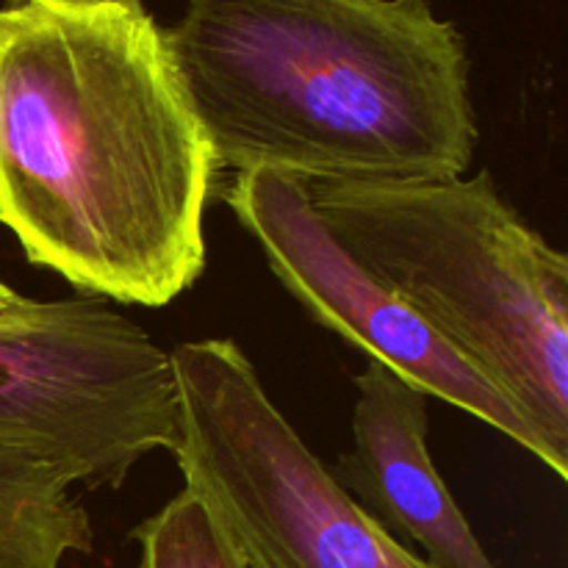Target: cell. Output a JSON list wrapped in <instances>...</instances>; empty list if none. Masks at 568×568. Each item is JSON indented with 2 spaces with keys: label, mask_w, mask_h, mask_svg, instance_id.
Segmentation results:
<instances>
[{
  "label": "cell",
  "mask_w": 568,
  "mask_h": 568,
  "mask_svg": "<svg viewBox=\"0 0 568 568\" xmlns=\"http://www.w3.org/2000/svg\"><path fill=\"white\" fill-rule=\"evenodd\" d=\"M220 178L142 0L0 9V225L83 297L164 308L205 270Z\"/></svg>",
  "instance_id": "obj_1"
},
{
  "label": "cell",
  "mask_w": 568,
  "mask_h": 568,
  "mask_svg": "<svg viewBox=\"0 0 568 568\" xmlns=\"http://www.w3.org/2000/svg\"><path fill=\"white\" fill-rule=\"evenodd\" d=\"M6 6H22V3H31V0H3Z\"/></svg>",
  "instance_id": "obj_11"
},
{
  "label": "cell",
  "mask_w": 568,
  "mask_h": 568,
  "mask_svg": "<svg viewBox=\"0 0 568 568\" xmlns=\"http://www.w3.org/2000/svg\"><path fill=\"white\" fill-rule=\"evenodd\" d=\"M225 203L255 239L272 275L316 325L425 397L491 425L566 480L568 464L555 458L527 416L327 231L305 183L255 170L236 175Z\"/></svg>",
  "instance_id": "obj_6"
},
{
  "label": "cell",
  "mask_w": 568,
  "mask_h": 568,
  "mask_svg": "<svg viewBox=\"0 0 568 568\" xmlns=\"http://www.w3.org/2000/svg\"><path fill=\"white\" fill-rule=\"evenodd\" d=\"M164 37L220 170L422 183L475 159L466 39L427 0H186Z\"/></svg>",
  "instance_id": "obj_2"
},
{
  "label": "cell",
  "mask_w": 568,
  "mask_h": 568,
  "mask_svg": "<svg viewBox=\"0 0 568 568\" xmlns=\"http://www.w3.org/2000/svg\"><path fill=\"white\" fill-rule=\"evenodd\" d=\"M33 305H37V300L22 297V294H17L14 288L0 281V322L22 320V316L31 314Z\"/></svg>",
  "instance_id": "obj_10"
},
{
  "label": "cell",
  "mask_w": 568,
  "mask_h": 568,
  "mask_svg": "<svg viewBox=\"0 0 568 568\" xmlns=\"http://www.w3.org/2000/svg\"><path fill=\"white\" fill-rule=\"evenodd\" d=\"M353 386V449L327 466L333 480L394 541H414L430 568H497L433 464L425 394L377 361Z\"/></svg>",
  "instance_id": "obj_7"
},
{
  "label": "cell",
  "mask_w": 568,
  "mask_h": 568,
  "mask_svg": "<svg viewBox=\"0 0 568 568\" xmlns=\"http://www.w3.org/2000/svg\"><path fill=\"white\" fill-rule=\"evenodd\" d=\"M327 231L488 377L568 464V258L491 172L305 183Z\"/></svg>",
  "instance_id": "obj_3"
},
{
  "label": "cell",
  "mask_w": 568,
  "mask_h": 568,
  "mask_svg": "<svg viewBox=\"0 0 568 568\" xmlns=\"http://www.w3.org/2000/svg\"><path fill=\"white\" fill-rule=\"evenodd\" d=\"M0 442L53 455L87 488H120L178 444L172 353L83 294L0 322Z\"/></svg>",
  "instance_id": "obj_5"
},
{
  "label": "cell",
  "mask_w": 568,
  "mask_h": 568,
  "mask_svg": "<svg viewBox=\"0 0 568 568\" xmlns=\"http://www.w3.org/2000/svg\"><path fill=\"white\" fill-rule=\"evenodd\" d=\"M142 549L139 568H247L209 505L183 488L159 514L131 530Z\"/></svg>",
  "instance_id": "obj_9"
},
{
  "label": "cell",
  "mask_w": 568,
  "mask_h": 568,
  "mask_svg": "<svg viewBox=\"0 0 568 568\" xmlns=\"http://www.w3.org/2000/svg\"><path fill=\"white\" fill-rule=\"evenodd\" d=\"M81 477L53 455L0 442V568H61L94 549L92 521L72 494Z\"/></svg>",
  "instance_id": "obj_8"
},
{
  "label": "cell",
  "mask_w": 568,
  "mask_h": 568,
  "mask_svg": "<svg viewBox=\"0 0 568 568\" xmlns=\"http://www.w3.org/2000/svg\"><path fill=\"white\" fill-rule=\"evenodd\" d=\"M186 488L247 568H430L331 477L231 338L172 349Z\"/></svg>",
  "instance_id": "obj_4"
}]
</instances>
